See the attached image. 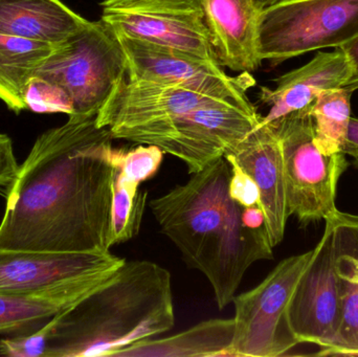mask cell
<instances>
[{
	"label": "cell",
	"instance_id": "cell-1",
	"mask_svg": "<svg viewBox=\"0 0 358 357\" xmlns=\"http://www.w3.org/2000/svg\"><path fill=\"white\" fill-rule=\"evenodd\" d=\"M113 140L96 115L40 134L6 195L0 251L109 252Z\"/></svg>",
	"mask_w": 358,
	"mask_h": 357
},
{
	"label": "cell",
	"instance_id": "cell-2",
	"mask_svg": "<svg viewBox=\"0 0 358 357\" xmlns=\"http://www.w3.org/2000/svg\"><path fill=\"white\" fill-rule=\"evenodd\" d=\"M231 173L229 161L219 157L149 203L162 233L187 265L206 277L220 310L233 302L252 264L273 258L267 231L242 222L243 207L229 196Z\"/></svg>",
	"mask_w": 358,
	"mask_h": 357
},
{
	"label": "cell",
	"instance_id": "cell-3",
	"mask_svg": "<svg viewBox=\"0 0 358 357\" xmlns=\"http://www.w3.org/2000/svg\"><path fill=\"white\" fill-rule=\"evenodd\" d=\"M171 275L151 261L124 262L90 295L54 316L44 357H115L173 328Z\"/></svg>",
	"mask_w": 358,
	"mask_h": 357
},
{
	"label": "cell",
	"instance_id": "cell-4",
	"mask_svg": "<svg viewBox=\"0 0 358 357\" xmlns=\"http://www.w3.org/2000/svg\"><path fill=\"white\" fill-rule=\"evenodd\" d=\"M262 119L255 106L224 101L110 133L115 140L159 147L181 159L194 174L224 156Z\"/></svg>",
	"mask_w": 358,
	"mask_h": 357
},
{
	"label": "cell",
	"instance_id": "cell-5",
	"mask_svg": "<svg viewBox=\"0 0 358 357\" xmlns=\"http://www.w3.org/2000/svg\"><path fill=\"white\" fill-rule=\"evenodd\" d=\"M126 75L123 48L113 27L100 19L87 21L57 45L34 77L50 82L67 94L71 115L92 117L98 115Z\"/></svg>",
	"mask_w": 358,
	"mask_h": 357
},
{
	"label": "cell",
	"instance_id": "cell-6",
	"mask_svg": "<svg viewBox=\"0 0 358 357\" xmlns=\"http://www.w3.org/2000/svg\"><path fill=\"white\" fill-rule=\"evenodd\" d=\"M358 36V0H284L259 13L261 62L342 48Z\"/></svg>",
	"mask_w": 358,
	"mask_h": 357
},
{
	"label": "cell",
	"instance_id": "cell-7",
	"mask_svg": "<svg viewBox=\"0 0 358 357\" xmlns=\"http://www.w3.org/2000/svg\"><path fill=\"white\" fill-rule=\"evenodd\" d=\"M271 124L281 148L288 214L302 226L331 217L338 211V180L349 166L346 155L324 154L319 150L308 110Z\"/></svg>",
	"mask_w": 358,
	"mask_h": 357
},
{
	"label": "cell",
	"instance_id": "cell-8",
	"mask_svg": "<svg viewBox=\"0 0 358 357\" xmlns=\"http://www.w3.org/2000/svg\"><path fill=\"white\" fill-rule=\"evenodd\" d=\"M311 255L286 258L258 286L234 297V356H282L300 345L288 322V305Z\"/></svg>",
	"mask_w": 358,
	"mask_h": 357
},
{
	"label": "cell",
	"instance_id": "cell-9",
	"mask_svg": "<svg viewBox=\"0 0 358 357\" xmlns=\"http://www.w3.org/2000/svg\"><path fill=\"white\" fill-rule=\"evenodd\" d=\"M113 31L125 52L127 77L130 79L180 86L244 106H252L248 92L257 82L252 73L244 71L231 77L217 63L132 37L117 29Z\"/></svg>",
	"mask_w": 358,
	"mask_h": 357
},
{
	"label": "cell",
	"instance_id": "cell-10",
	"mask_svg": "<svg viewBox=\"0 0 358 357\" xmlns=\"http://www.w3.org/2000/svg\"><path fill=\"white\" fill-rule=\"evenodd\" d=\"M102 8L117 31L219 64L200 0H104Z\"/></svg>",
	"mask_w": 358,
	"mask_h": 357
},
{
	"label": "cell",
	"instance_id": "cell-11",
	"mask_svg": "<svg viewBox=\"0 0 358 357\" xmlns=\"http://www.w3.org/2000/svg\"><path fill=\"white\" fill-rule=\"evenodd\" d=\"M323 236L301 275L288 305V322L300 344L321 349L334 343L341 325L340 281L334 226L325 220Z\"/></svg>",
	"mask_w": 358,
	"mask_h": 357
},
{
	"label": "cell",
	"instance_id": "cell-12",
	"mask_svg": "<svg viewBox=\"0 0 358 357\" xmlns=\"http://www.w3.org/2000/svg\"><path fill=\"white\" fill-rule=\"evenodd\" d=\"M125 260L105 253L0 251V291H45L90 277L110 275Z\"/></svg>",
	"mask_w": 358,
	"mask_h": 357
},
{
	"label": "cell",
	"instance_id": "cell-13",
	"mask_svg": "<svg viewBox=\"0 0 358 357\" xmlns=\"http://www.w3.org/2000/svg\"><path fill=\"white\" fill-rule=\"evenodd\" d=\"M224 101L229 100L200 94L180 86L132 80L126 75L117 84L96 115V125L108 128L111 132L121 128L161 121L198 107Z\"/></svg>",
	"mask_w": 358,
	"mask_h": 357
},
{
	"label": "cell",
	"instance_id": "cell-14",
	"mask_svg": "<svg viewBox=\"0 0 358 357\" xmlns=\"http://www.w3.org/2000/svg\"><path fill=\"white\" fill-rule=\"evenodd\" d=\"M224 159L237 163L256 182L260 191L259 207L264 212L269 240L273 247L283 240L289 214L286 205L283 161L277 132L262 121Z\"/></svg>",
	"mask_w": 358,
	"mask_h": 357
},
{
	"label": "cell",
	"instance_id": "cell-15",
	"mask_svg": "<svg viewBox=\"0 0 358 357\" xmlns=\"http://www.w3.org/2000/svg\"><path fill=\"white\" fill-rule=\"evenodd\" d=\"M351 75L352 66L342 48L317 52L310 62L275 79V88L261 87L259 100L269 107L263 121L308 110L322 92L344 87Z\"/></svg>",
	"mask_w": 358,
	"mask_h": 357
},
{
	"label": "cell",
	"instance_id": "cell-16",
	"mask_svg": "<svg viewBox=\"0 0 358 357\" xmlns=\"http://www.w3.org/2000/svg\"><path fill=\"white\" fill-rule=\"evenodd\" d=\"M221 66L238 73L258 68L259 10L252 0H200Z\"/></svg>",
	"mask_w": 358,
	"mask_h": 357
},
{
	"label": "cell",
	"instance_id": "cell-17",
	"mask_svg": "<svg viewBox=\"0 0 358 357\" xmlns=\"http://www.w3.org/2000/svg\"><path fill=\"white\" fill-rule=\"evenodd\" d=\"M329 218L340 281L341 325L334 343L317 356H358V216L338 210Z\"/></svg>",
	"mask_w": 358,
	"mask_h": 357
},
{
	"label": "cell",
	"instance_id": "cell-18",
	"mask_svg": "<svg viewBox=\"0 0 358 357\" xmlns=\"http://www.w3.org/2000/svg\"><path fill=\"white\" fill-rule=\"evenodd\" d=\"M113 274L90 277L45 291L31 293L0 291V335L35 331L57 314L81 301Z\"/></svg>",
	"mask_w": 358,
	"mask_h": 357
},
{
	"label": "cell",
	"instance_id": "cell-19",
	"mask_svg": "<svg viewBox=\"0 0 358 357\" xmlns=\"http://www.w3.org/2000/svg\"><path fill=\"white\" fill-rule=\"evenodd\" d=\"M87 19L61 0H0V34L59 45Z\"/></svg>",
	"mask_w": 358,
	"mask_h": 357
},
{
	"label": "cell",
	"instance_id": "cell-20",
	"mask_svg": "<svg viewBox=\"0 0 358 357\" xmlns=\"http://www.w3.org/2000/svg\"><path fill=\"white\" fill-rule=\"evenodd\" d=\"M233 319H213L183 333L159 340H144L124 348L115 357L234 356Z\"/></svg>",
	"mask_w": 358,
	"mask_h": 357
},
{
	"label": "cell",
	"instance_id": "cell-21",
	"mask_svg": "<svg viewBox=\"0 0 358 357\" xmlns=\"http://www.w3.org/2000/svg\"><path fill=\"white\" fill-rule=\"evenodd\" d=\"M56 45L0 34V101L13 112L29 110V81Z\"/></svg>",
	"mask_w": 358,
	"mask_h": 357
},
{
	"label": "cell",
	"instance_id": "cell-22",
	"mask_svg": "<svg viewBox=\"0 0 358 357\" xmlns=\"http://www.w3.org/2000/svg\"><path fill=\"white\" fill-rule=\"evenodd\" d=\"M352 92L341 87L322 92L308 108L315 142L324 154L342 150L351 119Z\"/></svg>",
	"mask_w": 358,
	"mask_h": 357
},
{
	"label": "cell",
	"instance_id": "cell-23",
	"mask_svg": "<svg viewBox=\"0 0 358 357\" xmlns=\"http://www.w3.org/2000/svg\"><path fill=\"white\" fill-rule=\"evenodd\" d=\"M148 193L115 171L109 224V247L131 240L142 224Z\"/></svg>",
	"mask_w": 358,
	"mask_h": 357
},
{
	"label": "cell",
	"instance_id": "cell-24",
	"mask_svg": "<svg viewBox=\"0 0 358 357\" xmlns=\"http://www.w3.org/2000/svg\"><path fill=\"white\" fill-rule=\"evenodd\" d=\"M164 154L165 152L159 147L141 144L129 150L113 149L111 161L115 171L141 184L157 173Z\"/></svg>",
	"mask_w": 358,
	"mask_h": 357
},
{
	"label": "cell",
	"instance_id": "cell-25",
	"mask_svg": "<svg viewBox=\"0 0 358 357\" xmlns=\"http://www.w3.org/2000/svg\"><path fill=\"white\" fill-rule=\"evenodd\" d=\"M27 104L35 112H61L73 115V106L67 94L58 86L41 78L33 77L27 90Z\"/></svg>",
	"mask_w": 358,
	"mask_h": 357
},
{
	"label": "cell",
	"instance_id": "cell-26",
	"mask_svg": "<svg viewBox=\"0 0 358 357\" xmlns=\"http://www.w3.org/2000/svg\"><path fill=\"white\" fill-rule=\"evenodd\" d=\"M54 318L31 333H18L0 340V356L8 357H44Z\"/></svg>",
	"mask_w": 358,
	"mask_h": 357
},
{
	"label": "cell",
	"instance_id": "cell-27",
	"mask_svg": "<svg viewBox=\"0 0 358 357\" xmlns=\"http://www.w3.org/2000/svg\"><path fill=\"white\" fill-rule=\"evenodd\" d=\"M229 163L231 168L229 182V193L231 198L243 207L259 205L260 191L256 182L237 163Z\"/></svg>",
	"mask_w": 358,
	"mask_h": 357
},
{
	"label": "cell",
	"instance_id": "cell-28",
	"mask_svg": "<svg viewBox=\"0 0 358 357\" xmlns=\"http://www.w3.org/2000/svg\"><path fill=\"white\" fill-rule=\"evenodd\" d=\"M19 169L20 166L15 156L12 140L8 134L0 133V188L10 187Z\"/></svg>",
	"mask_w": 358,
	"mask_h": 357
},
{
	"label": "cell",
	"instance_id": "cell-29",
	"mask_svg": "<svg viewBox=\"0 0 358 357\" xmlns=\"http://www.w3.org/2000/svg\"><path fill=\"white\" fill-rule=\"evenodd\" d=\"M340 48L344 50L352 66V75L348 82L345 84L344 88L355 92L358 89V36Z\"/></svg>",
	"mask_w": 358,
	"mask_h": 357
},
{
	"label": "cell",
	"instance_id": "cell-30",
	"mask_svg": "<svg viewBox=\"0 0 358 357\" xmlns=\"http://www.w3.org/2000/svg\"><path fill=\"white\" fill-rule=\"evenodd\" d=\"M242 222L246 228L252 230L267 231L264 212L258 205L242 209Z\"/></svg>",
	"mask_w": 358,
	"mask_h": 357
},
{
	"label": "cell",
	"instance_id": "cell-31",
	"mask_svg": "<svg viewBox=\"0 0 358 357\" xmlns=\"http://www.w3.org/2000/svg\"><path fill=\"white\" fill-rule=\"evenodd\" d=\"M341 152L352 157L353 163L358 167V119L357 117H351L348 133Z\"/></svg>",
	"mask_w": 358,
	"mask_h": 357
},
{
	"label": "cell",
	"instance_id": "cell-32",
	"mask_svg": "<svg viewBox=\"0 0 358 357\" xmlns=\"http://www.w3.org/2000/svg\"><path fill=\"white\" fill-rule=\"evenodd\" d=\"M255 6L258 8L259 12L273 6V4L279 3V2L284 1V0H252Z\"/></svg>",
	"mask_w": 358,
	"mask_h": 357
}]
</instances>
